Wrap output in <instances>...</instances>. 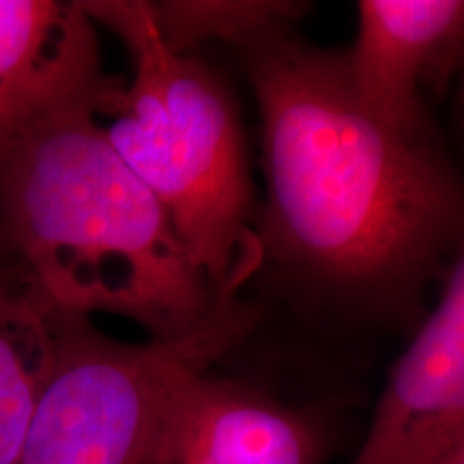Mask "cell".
<instances>
[{
    "instance_id": "8",
    "label": "cell",
    "mask_w": 464,
    "mask_h": 464,
    "mask_svg": "<svg viewBox=\"0 0 464 464\" xmlns=\"http://www.w3.org/2000/svg\"><path fill=\"white\" fill-rule=\"evenodd\" d=\"M323 456L314 417L202 370L174 396L153 464H323Z\"/></svg>"
},
{
    "instance_id": "9",
    "label": "cell",
    "mask_w": 464,
    "mask_h": 464,
    "mask_svg": "<svg viewBox=\"0 0 464 464\" xmlns=\"http://www.w3.org/2000/svg\"><path fill=\"white\" fill-rule=\"evenodd\" d=\"M56 310L9 263L0 269V464H17L48 379Z\"/></svg>"
},
{
    "instance_id": "1",
    "label": "cell",
    "mask_w": 464,
    "mask_h": 464,
    "mask_svg": "<svg viewBox=\"0 0 464 464\" xmlns=\"http://www.w3.org/2000/svg\"><path fill=\"white\" fill-rule=\"evenodd\" d=\"M263 119L265 252L365 299L413 293L464 249V183L426 138L385 127L342 56L271 34L246 48Z\"/></svg>"
},
{
    "instance_id": "11",
    "label": "cell",
    "mask_w": 464,
    "mask_h": 464,
    "mask_svg": "<svg viewBox=\"0 0 464 464\" xmlns=\"http://www.w3.org/2000/svg\"><path fill=\"white\" fill-rule=\"evenodd\" d=\"M430 464H464V439L458 440L456 445H451L448 451H443V454Z\"/></svg>"
},
{
    "instance_id": "6",
    "label": "cell",
    "mask_w": 464,
    "mask_h": 464,
    "mask_svg": "<svg viewBox=\"0 0 464 464\" xmlns=\"http://www.w3.org/2000/svg\"><path fill=\"white\" fill-rule=\"evenodd\" d=\"M357 102L396 133L426 138L423 92L464 65V0H362L342 56Z\"/></svg>"
},
{
    "instance_id": "10",
    "label": "cell",
    "mask_w": 464,
    "mask_h": 464,
    "mask_svg": "<svg viewBox=\"0 0 464 464\" xmlns=\"http://www.w3.org/2000/svg\"><path fill=\"white\" fill-rule=\"evenodd\" d=\"M297 3L277 0H164L153 3V14L164 42L174 52L191 54L207 42L237 44L243 50L260 39L288 31L299 15Z\"/></svg>"
},
{
    "instance_id": "2",
    "label": "cell",
    "mask_w": 464,
    "mask_h": 464,
    "mask_svg": "<svg viewBox=\"0 0 464 464\" xmlns=\"http://www.w3.org/2000/svg\"><path fill=\"white\" fill-rule=\"evenodd\" d=\"M95 95L44 116L0 164V258L52 310L106 312L153 342L185 340L222 304L103 136Z\"/></svg>"
},
{
    "instance_id": "13",
    "label": "cell",
    "mask_w": 464,
    "mask_h": 464,
    "mask_svg": "<svg viewBox=\"0 0 464 464\" xmlns=\"http://www.w3.org/2000/svg\"><path fill=\"white\" fill-rule=\"evenodd\" d=\"M462 102H464V97H462Z\"/></svg>"
},
{
    "instance_id": "12",
    "label": "cell",
    "mask_w": 464,
    "mask_h": 464,
    "mask_svg": "<svg viewBox=\"0 0 464 464\" xmlns=\"http://www.w3.org/2000/svg\"><path fill=\"white\" fill-rule=\"evenodd\" d=\"M5 265H7V260H5V258H0V269H3Z\"/></svg>"
},
{
    "instance_id": "5",
    "label": "cell",
    "mask_w": 464,
    "mask_h": 464,
    "mask_svg": "<svg viewBox=\"0 0 464 464\" xmlns=\"http://www.w3.org/2000/svg\"><path fill=\"white\" fill-rule=\"evenodd\" d=\"M464 439V249L392 368L353 464H430Z\"/></svg>"
},
{
    "instance_id": "3",
    "label": "cell",
    "mask_w": 464,
    "mask_h": 464,
    "mask_svg": "<svg viewBox=\"0 0 464 464\" xmlns=\"http://www.w3.org/2000/svg\"><path fill=\"white\" fill-rule=\"evenodd\" d=\"M131 56V78L106 75L92 116L127 168L160 200L218 304L239 299L265 243L239 116L222 80L161 37L153 3H82Z\"/></svg>"
},
{
    "instance_id": "4",
    "label": "cell",
    "mask_w": 464,
    "mask_h": 464,
    "mask_svg": "<svg viewBox=\"0 0 464 464\" xmlns=\"http://www.w3.org/2000/svg\"><path fill=\"white\" fill-rule=\"evenodd\" d=\"M252 323L235 299L189 338L130 344L56 312L54 357L17 464H153L177 392Z\"/></svg>"
},
{
    "instance_id": "7",
    "label": "cell",
    "mask_w": 464,
    "mask_h": 464,
    "mask_svg": "<svg viewBox=\"0 0 464 464\" xmlns=\"http://www.w3.org/2000/svg\"><path fill=\"white\" fill-rule=\"evenodd\" d=\"M95 26L82 3L0 0V164L44 116L100 89Z\"/></svg>"
}]
</instances>
